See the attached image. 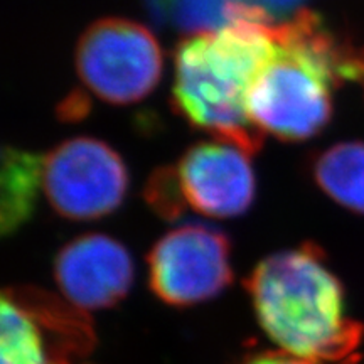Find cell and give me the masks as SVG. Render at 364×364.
Masks as SVG:
<instances>
[{"label":"cell","instance_id":"6da1fadb","mask_svg":"<svg viewBox=\"0 0 364 364\" xmlns=\"http://www.w3.org/2000/svg\"><path fill=\"white\" fill-rule=\"evenodd\" d=\"M226 26L186 36L174 51L172 107L188 124L250 154L263 134L250 120L252 81L272 56V19L262 7L226 6Z\"/></svg>","mask_w":364,"mask_h":364},{"label":"cell","instance_id":"7a4b0ae2","mask_svg":"<svg viewBox=\"0 0 364 364\" xmlns=\"http://www.w3.org/2000/svg\"><path fill=\"white\" fill-rule=\"evenodd\" d=\"M275 48L252 81L250 120L263 135L302 142L321 134L332 117V91L364 88V46L339 38L311 11L272 24Z\"/></svg>","mask_w":364,"mask_h":364},{"label":"cell","instance_id":"3957f363","mask_svg":"<svg viewBox=\"0 0 364 364\" xmlns=\"http://www.w3.org/2000/svg\"><path fill=\"white\" fill-rule=\"evenodd\" d=\"M262 329L280 351L312 361H351L364 329L346 316L344 289L314 243L273 253L247 280Z\"/></svg>","mask_w":364,"mask_h":364},{"label":"cell","instance_id":"277c9868","mask_svg":"<svg viewBox=\"0 0 364 364\" xmlns=\"http://www.w3.org/2000/svg\"><path fill=\"white\" fill-rule=\"evenodd\" d=\"M75 66L83 85L100 100L130 105L156 90L164 59L156 36L144 24L105 17L81 34Z\"/></svg>","mask_w":364,"mask_h":364},{"label":"cell","instance_id":"5b68a950","mask_svg":"<svg viewBox=\"0 0 364 364\" xmlns=\"http://www.w3.org/2000/svg\"><path fill=\"white\" fill-rule=\"evenodd\" d=\"M41 186L59 216L93 221L120 208L129 191V172L110 145L76 136L43 157Z\"/></svg>","mask_w":364,"mask_h":364},{"label":"cell","instance_id":"8992f818","mask_svg":"<svg viewBox=\"0 0 364 364\" xmlns=\"http://www.w3.org/2000/svg\"><path fill=\"white\" fill-rule=\"evenodd\" d=\"M147 265L152 292L177 307L206 302L233 280L230 240L206 225H182L164 235Z\"/></svg>","mask_w":364,"mask_h":364},{"label":"cell","instance_id":"52a82bcc","mask_svg":"<svg viewBox=\"0 0 364 364\" xmlns=\"http://www.w3.org/2000/svg\"><path fill=\"white\" fill-rule=\"evenodd\" d=\"M252 154L225 140H204L184 152L174 166L186 208L211 218H236L253 204Z\"/></svg>","mask_w":364,"mask_h":364},{"label":"cell","instance_id":"ba28073f","mask_svg":"<svg viewBox=\"0 0 364 364\" xmlns=\"http://www.w3.org/2000/svg\"><path fill=\"white\" fill-rule=\"evenodd\" d=\"M54 279L73 307L100 311L115 306L129 294L134 263L120 241L88 233L59 250L54 260Z\"/></svg>","mask_w":364,"mask_h":364},{"label":"cell","instance_id":"9c48e42d","mask_svg":"<svg viewBox=\"0 0 364 364\" xmlns=\"http://www.w3.org/2000/svg\"><path fill=\"white\" fill-rule=\"evenodd\" d=\"M58 300L33 289H12L0 306L2 364H68L54 351L49 332L71 317Z\"/></svg>","mask_w":364,"mask_h":364},{"label":"cell","instance_id":"30bf717a","mask_svg":"<svg viewBox=\"0 0 364 364\" xmlns=\"http://www.w3.org/2000/svg\"><path fill=\"white\" fill-rule=\"evenodd\" d=\"M312 176L332 201L364 216V142L336 144L321 152Z\"/></svg>","mask_w":364,"mask_h":364},{"label":"cell","instance_id":"8fae6325","mask_svg":"<svg viewBox=\"0 0 364 364\" xmlns=\"http://www.w3.org/2000/svg\"><path fill=\"white\" fill-rule=\"evenodd\" d=\"M43 157L7 147L2 169V231L17 230L33 213L41 188Z\"/></svg>","mask_w":364,"mask_h":364},{"label":"cell","instance_id":"7c38bea8","mask_svg":"<svg viewBox=\"0 0 364 364\" xmlns=\"http://www.w3.org/2000/svg\"><path fill=\"white\" fill-rule=\"evenodd\" d=\"M145 199L149 206L166 220H176L188 209L177 184L174 166L161 167L149 177Z\"/></svg>","mask_w":364,"mask_h":364},{"label":"cell","instance_id":"4fadbf2b","mask_svg":"<svg viewBox=\"0 0 364 364\" xmlns=\"http://www.w3.org/2000/svg\"><path fill=\"white\" fill-rule=\"evenodd\" d=\"M243 364H331V363L312 361V359L295 356V354H290L285 351H267V353L255 354V356L247 359ZM341 364H351V361L341 363Z\"/></svg>","mask_w":364,"mask_h":364}]
</instances>
